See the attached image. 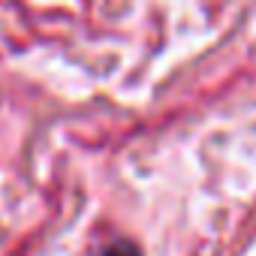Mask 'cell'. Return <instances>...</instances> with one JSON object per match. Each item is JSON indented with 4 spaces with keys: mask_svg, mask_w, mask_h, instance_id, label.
Here are the masks:
<instances>
[{
    "mask_svg": "<svg viewBox=\"0 0 256 256\" xmlns=\"http://www.w3.org/2000/svg\"><path fill=\"white\" fill-rule=\"evenodd\" d=\"M102 256H142V253H139V247L130 244V241H118V244H112Z\"/></svg>",
    "mask_w": 256,
    "mask_h": 256,
    "instance_id": "cell-1",
    "label": "cell"
}]
</instances>
